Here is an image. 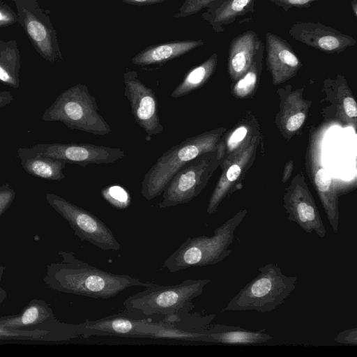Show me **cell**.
I'll return each mask as SVG.
<instances>
[{
    "instance_id": "obj_1",
    "label": "cell",
    "mask_w": 357,
    "mask_h": 357,
    "mask_svg": "<svg viewBox=\"0 0 357 357\" xmlns=\"http://www.w3.org/2000/svg\"><path fill=\"white\" fill-rule=\"evenodd\" d=\"M61 261L47 265L43 280L55 291L93 298L108 299L130 287H151L155 284L127 274L107 272L60 250Z\"/></svg>"
},
{
    "instance_id": "obj_2",
    "label": "cell",
    "mask_w": 357,
    "mask_h": 357,
    "mask_svg": "<svg viewBox=\"0 0 357 357\" xmlns=\"http://www.w3.org/2000/svg\"><path fill=\"white\" fill-rule=\"evenodd\" d=\"M211 281L186 279L178 284H155L130 296L123 305L128 313L176 326L174 323H179L181 312H188L194 307L191 301L203 293Z\"/></svg>"
},
{
    "instance_id": "obj_3",
    "label": "cell",
    "mask_w": 357,
    "mask_h": 357,
    "mask_svg": "<svg viewBox=\"0 0 357 357\" xmlns=\"http://www.w3.org/2000/svg\"><path fill=\"white\" fill-rule=\"evenodd\" d=\"M226 128H220L190 137L162 153L145 174L141 194L148 201L160 195L174 174L198 155L215 151Z\"/></svg>"
},
{
    "instance_id": "obj_4",
    "label": "cell",
    "mask_w": 357,
    "mask_h": 357,
    "mask_svg": "<svg viewBox=\"0 0 357 357\" xmlns=\"http://www.w3.org/2000/svg\"><path fill=\"white\" fill-rule=\"evenodd\" d=\"M247 214L241 210L215 228L211 236L188 237L168 258L163 266L171 273L191 267L218 264L228 257L234 231Z\"/></svg>"
},
{
    "instance_id": "obj_5",
    "label": "cell",
    "mask_w": 357,
    "mask_h": 357,
    "mask_svg": "<svg viewBox=\"0 0 357 357\" xmlns=\"http://www.w3.org/2000/svg\"><path fill=\"white\" fill-rule=\"evenodd\" d=\"M258 271V275L230 299L222 312H270L282 304L296 288L297 277L284 275L275 264H268Z\"/></svg>"
},
{
    "instance_id": "obj_6",
    "label": "cell",
    "mask_w": 357,
    "mask_h": 357,
    "mask_svg": "<svg viewBox=\"0 0 357 357\" xmlns=\"http://www.w3.org/2000/svg\"><path fill=\"white\" fill-rule=\"evenodd\" d=\"M98 111L96 100L87 86L77 84L63 91L45 111L42 119L61 121L71 129L107 135L112 129Z\"/></svg>"
},
{
    "instance_id": "obj_7",
    "label": "cell",
    "mask_w": 357,
    "mask_h": 357,
    "mask_svg": "<svg viewBox=\"0 0 357 357\" xmlns=\"http://www.w3.org/2000/svg\"><path fill=\"white\" fill-rule=\"evenodd\" d=\"M219 166L217 151L202 153L188 162L169 182L158 207L166 208L190 202L206 186Z\"/></svg>"
},
{
    "instance_id": "obj_8",
    "label": "cell",
    "mask_w": 357,
    "mask_h": 357,
    "mask_svg": "<svg viewBox=\"0 0 357 357\" xmlns=\"http://www.w3.org/2000/svg\"><path fill=\"white\" fill-rule=\"evenodd\" d=\"M45 197L48 204L68 222L80 239L103 250L121 249L112 230L92 213L54 193H47Z\"/></svg>"
},
{
    "instance_id": "obj_9",
    "label": "cell",
    "mask_w": 357,
    "mask_h": 357,
    "mask_svg": "<svg viewBox=\"0 0 357 357\" xmlns=\"http://www.w3.org/2000/svg\"><path fill=\"white\" fill-rule=\"evenodd\" d=\"M13 1L17 9L18 23L38 53L52 63L62 61L56 31L37 0Z\"/></svg>"
},
{
    "instance_id": "obj_10",
    "label": "cell",
    "mask_w": 357,
    "mask_h": 357,
    "mask_svg": "<svg viewBox=\"0 0 357 357\" xmlns=\"http://www.w3.org/2000/svg\"><path fill=\"white\" fill-rule=\"evenodd\" d=\"M17 152V154H38L80 166L112 163L126 155V152L119 148L88 143L38 144L28 148H20Z\"/></svg>"
},
{
    "instance_id": "obj_11",
    "label": "cell",
    "mask_w": 357,
    "mask_h": 357,
    "mask_svg": "<svg viewBox=\"0 0 357 357\" xmlns=\"http://www.w3.org/2000/svg\"><path fill=\"white\" fill-rule=\"evenodd\" d=\"M81 335H113L121 337H160L169 324L153 318L132 314H116L79 324Z\"/></svg>"
},
{
    "instance_id": "obj_12",
    "label": "cell",
    "mask_w": 357,
    "mask_h": 357,
    "mask_svg": "<svg viewBox=\"0 0 357 357\" xmlns=\"http://www.w3.org/2000/svg\"><path fill=\"white\" fill-rule=\"evenodd\" d=\"M123 82L124 95L130 102L135 121L146 133L147 139L162 132L164 127L154 91L144 84L134 70L124 73Z\"/></svg>"
},
{
    "instance_id": "obj_13",
    "label": "cell",
    "mask_w": 357,
    "mask_h": 357,
    "mask_svg": "<svg viewBox=\"0 0 357 357\" xmlns=\"http://www.w3.org/2000/svg\"><path fill=\"white\" fill-rule=\"evenodd\" d=\"M284 207L289 221L296 222L307 233L314 231L320 238L325 237L324 222L303 175L295 176L286 188Z\"/></svg>"
},
{
    "instance_id": "obj_14",
    "label": "cell",
    "mask_w": 357,
    "mask_h": 357,
    "mask_svg": "<svg viewBox=\"0 0 357 357\" xmlns=\"http://www.w3.org/2000/svg\"><path fill=\"white\" fill-rule=\"evenodd\" d=\"M321 138L317 133H314L310 137L308 146V172L332 229L334 233H337L340 218L338 199L332 176L321 160Z\"/></svg>"
},
{
    "instance_id": "obj_15",
    "label": "cell",
    "mask_w": 357,
    "mask_h": 357,
    "mask_svg": "<svg viewBox=\"0 0 357 357\" xmlns=\"http://www.w3.org/2000/svg\"><path fill=\"white\" fill-rule=\"evenodd\" d=\"M289 36L307 46L328 54L340 53L357 41L348 34L319 22H298L289 30Z\"/></svg>"
},
{
    "instance_id": "obj_16",
    "label": "cell",
    "mask_w": 357,
    "mask_h": 357,
    "mask_svg": "<svg viewBox=\"0 0 357 357\" xmlns=\"http://www.w3.org/2000/svg\"><path fill=\"white\" fill-rule=\"evenodd\" d=\"M259 140V136L255 135L243 149L220 164L222 174L209 198L206 208L208 214H212L217 211L220 204L229 195L236 181L252 165L255 158Z\"/></svg>"
},
{
    "instance_id": "obj_17",
    "label": "cell",
    "mask_w": 357,
    "mask_h": 357,
    "mask_svg": "<svg viewBox=\"0 0 357 357\" xmlns=\"http://www.w3.org/2000/svg\"><path fill=\"white\" fill-rule=\"evenodd\" d=\"M267 69L274 85L294 77L302 68V62L287 40L277 34L266 33Z\"/></svg>"
},
{
    "instance_id": "obj_18",
    "label": "cell",
    "mask_w": 357,
    "mask_h": 357,
    "mask_svg": "<svg viewBox=\"0 0 357 357\" xmlns=\"http://www.w3.org/2000/svg\"><path fill=\"white\" fill-rule=\"evenodd\" d=\"M261 43L253 30L246 31L231 40L229 47L227 71L233 82L248 70Z\"/></svg>"
},
{
    "instance_id": "obj_19",
    "label": "cell",
    "mask_w": 357,
    "mask_h": 357,
    "mask_svg": "<svg viewBox=\"0 0 357 357\" xmlns=\"http://www.w3.org/2000/svg\"><path fill=\"white\" fill-rule=\"evenodd\" d=\"M255 1L214 0L206 8L201 17L216 33H221L225 31V26L234 22L238 17L253 13Z\"/></svg>"
},
{
    "instance_id": "obj_20",
    "label": "cell",
    "mask_w": 357,
    "mask_h": 357,
    "mask_svg": "<svg viewBox=\"0 0 357 357\" xmlns=\"http://www.w3.org/2000/svg\"><path fill=\"white\" fill-rule=\"evenodd\" d=\"M202 39L176 40L151 45L131 59L137 66H150L165 63L179 57L204 45Z\"/></svg>"
},
{
    "instance_id": "obj_21",
    "label": "cell",
    "mask_w": 357,
    "mask_h": 357,
    "mask_svg": "<svg viewBox=\"0 0 357 357\" xmlns=\"http://www.w3.org/2000/svg\"><path fill=\"white\" fill-rule=\"evenodd\" d=\"M204 331L209 337V342L253 344L273 339L271 335L264 332L265 329L253 331L223 324L208 325L204 328Z\"/></svg>"
},
{
    "instance_id": "obj_22",
    "label": "cell",
    "mask_w": 357,
    "mask_h": 357,
    "mask_svg": "<svg viewBox=\"0 0 357 357\" xmlns=\"http://www.w3.org/2000/svg\"><path fill=\"white\" fill-rule=\"evenodd\" d=\"M310 102L305 100L301 91L287 95L278 114V126L284 135L289 137L298 131L303 126Z\"/></svg>"
},
{
    "instance_id": "obj_23",
    "label": "cell",
    "mask_w": 357,
    "mask_h": 357,
    "mask_svg": "<svg viewBox=\"0 0 357 357\" xmlns=\"http://www.w3.org/2000/svg\"><path fill=\"white\" fill-rule=\"evenodd\" d=\"M54 319L51 307L43 300L32 299L17 315L0 319V326L14 329L38 325Z\"/></svg>"
},
{
    "instance_id": "obj_24",
    "label": "cell",
    "mask_w": 357,
    "mask_h": 357,
    "mask_svg": "<svg viewBox=\"0 0 357 357\" xmlns=\"http://www.w3.org/2000/svg\"><path fill=\"white\" fill-rule=\"evenodd\" d=\"M22 166L28 174L36 177L52 181L66 178L63 170L65 161L38 154H17Z\"/></svg>"
},
{
    "instance_id": "obj_25",
    "label": "cell",
    "mask_w": 357,
    "mask_h": 357,
    "mask_svg": "<svg viewBox=\"0 0 357 357\" xmlns=\"http://www.w3.org/2000/svg\"><path fill=\"white\" fill-rule=\"evenodd\" d=\"M218 61V54L214 52L205 61L191 68L170 96L173 98H179L202 87L214 73Z\"/></svg>"
},
{
    "instance_id": "obj_26",
    "label": "cell",
    "mask_w": 357,
    "mask_h": 357,
    "mask_svg": "<svg viewBox=\"0 0 357 357\" xmlns=\"http://www.w3.org/2000/svg\"><path fill=\"white\" fill-rule=\"evenodd\" d=\"M253 133V126L248 121L241 122L230 131L225 132L216 149L220 164L243 149L257 135Z\"/></svg>"
},
{
    "instance_id": "obj_27",
    "label": "cell",
    "mask_w": 357,
    "mask_h": 357,
    "mask_svg": "<svg viewBox=\"0 0 357 357\" xmlns=\"http://www.w3.org/2000/svg\"><path fill=\"white\" fill-rule=\"evenodd\" d=\"M20 54L15 40H0V82L14 89L20 85Z\"/></svg>"
},
{
    "instance_id": "obj_28",
    "label": "cell",
    "mask_w": 357,
    "mask_h": 357,
    "mask_svg": "<svg viewBox=\"0 0 357 357\" xmlns=\"http://www.w3.org/2000/svg\"><path fill=\"white\" fill-rule=\"evenodd\" d=\"M264 51V45L261 43L248 70L234 82L232 93L236 98L249 97L256 89L262 71Z\"/></svg>"
},
{
    "instance_id": "obj_29",
    "label": "cell",
    "mask_w": 357,
    "mask_h": 357,
    "mask_svg": "<svg viewBox=\"0 0 357 357\" xmlns=\"http://www.w3.org/2000/svg\"><path fill=\"white\" fill-rule=\"evenodd\" d=\"M102 197L113 207L124 209L130 204V196L128 191L120 185H110L101 191Z\"/></svg>"
},
{
    "instance_id": "obj_30",
    "label": "cell",
    "mask_w": 357,
    "mask_h": 357,
    "mask_svg": "<svg viewBox=\"0 0 357 357\" xmlns=\"http://www.w3.org/2000/svg\"><path fill=\"white\" fill-rule=\"evenodd\" d=\"M214 0H185L174 15L176 19L183 18L199 12L206 8Z\"/></svg>"
},
{
    "instance_id": "obj_31",
    "label": "cell",
    "mask_w": 357,
    "mask_h": 357,
    "mask_svg": "<svg viewBox=\"0 0 357 357\" xmlns=\"http://www.w3.org/2000/svg\"><path fill=\"white\" fill-rule=\"evenodd\" d=\"M18 22L16 12L7 3L0 0V28Z\"/></svg>"
},
{
    "instance_id": "obj_32",
    "label": "cell",
    "mask_w": 357,
    "mask_h": 357,
    "mask_svg": "<svg viewBox=\"0 0 357 357\" xmlns=\"http://www.w3.org/2000/svg\"><path fill=\"white\" fill-rule=\"evenodd\" d=\"M15 197V192L9 184L0 185V217L12 204Z\"/></svg>"
},
{
    "instance_id": "obj_33",
    "label": "cell",
    "mask_w": 357,
    "mask_h": 357,
    "mask_svg": "<svg viewBox=\"0 0 357 357\" xmlns=\"http://www.w3.org/2000/svg\"><path fill=\"white\" fill-rule=\"evenodd\" d=\"M320 0H270L276 6L282 8L285 12L291 8H306Z\"/></svg>"
},
{
    "instance_id": "obj_34",
    "label": "cell",
    "mask_w": 357,
    "mask_h": 357,
    "mask_svg": "<svg viewBox=\"0 0 357 357\" xmlns=\"http://www.w3.org/2000/svg\"><path fill=\"white\" fill-rule=\"evenodd\" d=\"M335 341L340 344H357V328H349L339 333L335 337Z\"/></svg>"
},
{
    "instance_id": "obj_35",
    "label": "cell",
    "mask_w": 357,
    "mask_h": 357,
    "mask_svg": "<svg viewBox=\"0 0 357 357\" xmlns=\"http://www.w3.org/2000/svg\"><path fill=\"white\" fill-rule=\"evenodd\" d=\"M341 107L343 113L348 119L356 120L357 116V106L354 98L351 96H346L342 100Z\"/></svg>"
},
{
    "instance_id": "obj_36",
    "label": "cell",
    "mask_w": 357,
    "mask_h": 357,
    "mask_svg": "<svg viewBox=\"0 0 357 357\" xmlns=\"http://www.w3.org/2000/svg\"><path fill=\"white\" fill-rule=\"evenodd\" d=\"M123 3L135 6H150L160 3L166 0H122Z\"/></svg>"
},
{
    "instance_id": "obj_37",
    "label": "cell",
    "mask_w": 357,
    "mask_h": 357,
    "mask_svg": "<svg viewBox=\"0 0 357 357\" xmlns=\"http://www.w3.org/2000/svg\"><path fill=\"white\" fill-rule=\"evenodd\" d=\"M13 100V96L8 91H0V107L10 104Z\"/></svg>"
},
{
    "instance_id": "obj_38",
    "label": "cell",
    "mask_w": 357,
    "mask_h": 357,
    "mask_svg": "<svg viewBox=\"0 0 357 357\" xmlns=\"http://www.w3.org/2000/svg\"><path fill=\"white\" fill-rule=\"evenodd\" d=\"M293 172V162L292 160L289 161L286 163L282 174V181L287 182L291 177Z\"/></svg>"
},
{
    "instance_id": "obj_39",
    "label": "cell",
    "mask_w": 357,
    "mask_h": 357,
    "mask_svg": "<svg viewBox=\"0 0 357 357\" xmlns=\"http://www.w3.org/2000/svg\"><path fill=\"white\" fill-rule=\"evenodd\" d=\"M5 270L6 266L0 265V305L2 304L7 298V292L1 285L2 276Z\"/></svg>"
},
{
    "instance_id": "obj_40",
    "label": "cell",
    "mask_w": 357,
    "mask_h": 357,
    "mask_svg": "<svg viewBox=\"0 0 357 357\" xmlns=\"http://www.w3.org/2000/svg\"><path fill=\"white\" fill-rule=\"evenodd\" d=\"M351 10L356 17H357V1L353 0L351 2Z\"/></svg>"
}]
</instances>
